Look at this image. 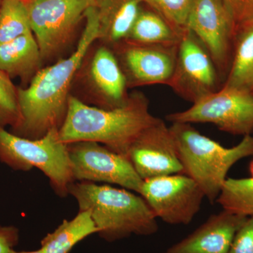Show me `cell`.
<instances>
[{"mask_svg": "<svg viewBox=\"0 0 253 253\" xmlns=\"http://www.w3.org/2000/svg\"><path fill=\"white\" fill-rule=\"evenodd\" d=\"M84 22L72 54L42 68L26 87H18L21 119L11 129L13 134L38 139L62 126L75 76L88 49L99 38V18L94 5L86 10Z\"/></svg>", "mask_w": 253, "mask_h": 253, "instance_id": "1", "label": "cell"}, {"mask_svg": "<svg viewBox=\"0 0 253 253\" xmlns=\"http://www.w3.org/2000/svg\"><path fill=\"white\" fill-rule=\"evenodd\" d=\"M159 118L150 112L149 101L141 91H133L126 104L106 110L89 106L71 96L59 137L66 144L94 141L123 156L136 138Z\"/></svg>", "mask_w": 253, "mask_h": 253, "instance_id": "2", "label": "cell"}, {"mask_svg": "<svg viewBox=\"0 0 253 253\" xmlns=\"http://www.w3.org/2000/svg\"><path fill=\"white\" fill-rule=\"evenodd\" d=\"M68 194L77 201L79 211L89 212L97 234L108 242L133 234L153 235L158 231L157 218L149 204L129 190L75 181L68 187Z\"/></svg>", "mask_w": 253, "mask_h": 253, "instance_id": "3", "label": "cell"}, {"mask_svg": "<svg viewBox=\"0 0 253 253\" xmlns=\"http://www.w3.org/2000/svg\"><path fill=\"white\" fill-rule=\"evenodd\" d=\"M177 146L184 174L192 178L211 203L217 201L226 175L240 160L253 156V136H244L239 144L226 148L200 133L189 123L169 126Z\"/></svg>", "mask_w": 253, "mask_h": 253, "instance_id": "4", "label": "cell"}, {"mask_svg": "<svg viewBox=\"0 0 253 253\" xmlns=\"http://www.w3.org/2000/svg\"><path fill=\"white\" fill-rule=\"evenodd\" d=\"M59 131L53 129L40 139H30L0 126V161L14 170L40 169L47 176L55 192L65 197L75 179L68 144L61 140Z\"/></svg>", "mask_w": 253, "mask_h": 253, "instance_id": "5", "label": "cell"}, {"mask_svg": "<svg viewBox=\"0 0 253 253\" xmlns=\"http://www.w3.org/2000/svg\"><path fill=\"white\" fill-rule=\"evenodd\" d=\"M126 76L109 46L95 42L78 68L71 96L99 109L111 110L126 104L129 97Z\"/></svg>", "mask_w": 253, "mask_h": 253, "instance_id": "6", "label": "cell"}, {"mask_svg": "<svg viewBox=\"0 0 253 253\" xmlns=\"http://www.w3.org/2000/svg\"><path fill=\"white\" fill-rule=\"evenodd\" d=\"M43 65L59 59L76 39L93 0H23Z\"/></svg>", "mask_w": 253, "mask_h": 253, "instance_id": "7", "label": "cell"}, {"mask_svg": "<svg viewBox=\"0 0 253 253\" xmlns=\"http://www.w3.org/2000/svg\"><path fill=\"white\" fill-rule=\"evenodd\" d=\"M171 123H211L233 135H252L253 93L221 86L185 111L168 115Z\"/></svg>", "mask_w": 253, "mask_h": 253, "instance_id": "8", "label": "cell"}, {"mask_svg": "<svg viewBox=\"0 0 253 253\" xmlns=\"http://www.w3.org/2000/svg\"><path fill=\"white\" fill-rule=\"evenodd\" d=\"M68 149L75 181L116 184L140 194L144 180L126 156L94 141L72 143Z\"/></svg>", "mask_w": 253, "mask_h": 253, "instance_id": "9", "label": "cell"}, {"mask_svg": "<svg viewBox=\"0 0 253 253\" xmlns=\"http://www.w3.org/2000/svg\"><path fill=\"white\" fill-rule=\"evenodd\" d=\"M139 195L157 219L173 225L189 224L206 198L199 184L184 173L146 179Z\"/></svg>", "mask_w": 253, "mask_h": 253, "instance_id": "10", "label": "cell"}, {"mask_svg": "<svg viewBox=\"0 0 253 253\" xmlns=\"http://www.w3.org/2000/svg\"><path fill=\"white\" fill-rule=\"evenodd\" d=\"M186 29L193 33L211 55L223 83L234 52V21L221 0H194Z\"/></svg>", "mask_w": 253, "mask_h": 253, "instance_id": "11", "label": "cell"}, {"mask_svg": "<svg viewBox=\"0 0 253 253\" xmlns=\"http://www.w3.org/2000/svg\"><path fill=\"white\" fill-rule=\"evenodd\" d=\"M222 84L208 50L186 29L178 46L175 68L168 86L181 98L194 104L217 91Z\"/></svg>", "mask_w": 253, "mask_h": 253, "instance_id": "12", "label": "cell"}, {"mask_svg": "<svg viewBox=\"0 0 253 253\" xmlns=\"http://www.w3.org/2000/svg\"><path fill=\"white\" fill-rule=\"evenodd\" d=\"M178 46L141 44L125 40L111 48L131 89L152 84L169 85Z\"/></svg>", "mask_w": 253, "mask_h": 253, "instance_id": "13", "label": "cell"}, {"mask_svg": "<svg viewBox=\"0 0 253 253\" xmlns=\"http://www.w3.org/2000/svg\"><path fill=\"white\" fill-rule=\"evenodd\" d=\"M126 158L144 181L184 173L169 126L161 118L136 138Z\"/></svg>", "mask_w": 253, "mask_h": 253, "instance_id": "14", "label": "cell"}, {"mask_svg": "<svg viewBox=\"0 0 253 253\" xmlns=\"http://www.w3.org/2000/svg\"><path fill=\"white\" fill-rule=\"evenodd\" d=\"M247 219L246 216L223 210L161 253H229L236 233Z\"/></svg>", "mask_w": 253, "mask_h": 253, "instance_id": "15", "label": "cell"}, {"mask_svg": "<svg viewBox=\"0 0 253 253\" xmlns=\"http://www.w3.org/2000/svg\"><path fill=\"white\" fill-rule=\"evenodd\" d=\"M142 3V0H93L99 18L97 42L112 47L125 41Z\"/></svg>", "mask_w": 253, "mask_h": 253, "instance_id": "16", "label": "cell"}, {"mask_svg": "<svg viewBox=\"0 0 253 253\" xmlns=\"http://www.w3.org/2000/svg\"><path fill=\"white\" fill-rule=\"evenodd\" d=\"M39 46L33 33L0 44V70L11 79L19 78L23 88L43 68Z\"/></svg>", "mask_w": 253, "mask_h": 253, "instance_id": "17", "label": "cell"}, {"mask_svg": "<svg viewBox=\"0 0 253 253\" xmlns=\"http://www.w3.org/2000/svg\"><path fill=\"white\" fill-rule=\"evenodd\" d=\"M184 32L173 27L154 10L141 7L126 40L141 44L177 45Z\"/></svg>", "mask_w": 253, "mask_h": 253, "instance_id": "18", "label": "cell"}, {"mask_svg": "<svg viewBox=\"0 0 253 253\" xmlns=\"http://www.w3.org/2000/svg\"><path fill=\"white\" fill-rule=\"evenodd\" d=\"M98 229L88 211H79L71 220H63L41 241L44 253H69L80 241L97 234Z\"/></svg>", "mask_w": 253, "mask_h": 253, "instance_id": "19", "label": "cell"}, {"mask_svg": "<svg viewBox=\"0 0 253 253\" xmlns=\"http://www.w3.org/2000/svg\"><path fill=\"white\" fill-rule=\"evenodd\" d=\"M222 86L253 93V25L236 33L230 68Z\"/></svg>", "mask_w": 253, "mask_h": 253, "instance_id": "20", "label": "cell"}, {"mask_svg": "<svg viewBox=\"0 0 253 253\" xmlns=\"http://www.w3.org/2000/svg\"><path fill=\"white\" fill-rule=\"evenodd\" d=\"M223 210L246 216H253V176L226 179L217 199Z\"/></svg>", "mask_w": 253, "mask_h": 253, "instance_id": "21", "label": "cell"}, {"mask_svg": "<svg viewBox=\"0 0 253 253\" xmlns=\"http://www.w3.org/2000/svg\"><path fill=\"white\" fill-rule=\"evenodd\" d=\"M32 33L23 0H1L0 4V44Z\"/></svg>", "mask_w": 253, "mask_h": 253, "instance_id": "22", "label": "cell"}, {"mask_svg": "<svg viewBox=\"0 0 253 253\" xmlns=\"http://www.w3.org/2000/svg\"><path fill=\"white\" fill-rule=\"evenodd\" d=\"M21 119L18 87L0 70V126L15 127Z\"/></svg>", "mask_w": 253, "mask_h": 253, "instance_id": "23", "label": "cell"}, {"mask_svg": "<svg viewBox=\"0 0 253 253\" xmlns=\"http://www.w3.org/2000/svg\"><path fill=\"white\" fill-rule=\"evenodd\" d=\"M179 31L186 30V22L194 0H142Z\"/></svg>", "mask_w": 253, "mask_h": 253, "instance_id": "24", "label": "cell"}, {"mask_svg": "<svg viewBox=\"0 0 253 253\" xmlns=\"http://www.w3.org/2000/svg\"><path fill=\"white\" fill-rule=\"evenodd\" d=\"M234 21L236 34L253 25V0H221Z\"/></svg>", "mask_w": 253, "mask_h": 253, "instance_id": "25", "label": "cell"}, {"mask_svg": "<svg viewBox=\"0 0 253 253\" xmlns=\"http://www.w3.org/2000/svg\"><path fill=\"white\" fill-rule=\"evenodd\" d=\"M229 253H253V216L236 233Z\"/></svg>", "mask_w": 253, "mask_h": 253, "instance_id": "26", "label": "cell"}, {"mask_svg": "<svg viewBox=\"0 0 253 253\" xmlns=\"http://www.w3.org/2000/svg\"><path fill=\"white\" fill-rule=\"evenodd\" d=\"M19 231L14 226L0 225V253H9L18 244Z\"/></svg>", "mask_w": 253, "mask_h": 253, "instance_id": "27", "label": "cell"}, {"mask_svg": "<svg viewBox=\"0 0 253 253\" xmlns=\"http://www.w3.org/2000/svg\"><path fill=\"white\" fill-rule=\"evenodd\" d=\"M9 253H44V251L42 249H40L34 251H23V252H17V251H14V249L11 250V252Z\"/></svg>", "mask_w": 253, "mask_h": 253, "instance_id": "28", "label": "cell"}, {"mask_svg": "<svg viewBox=\"0 0 253 253\" xmlns=\"http://www.w3.org/2000/svg\"><path fill=\"white\" fill-rule=\"evenodd\" d=\"M1 0H0V4H1Z\"/></svg>", "mask_w": 253, "mask_h": 253, "instance_id": "29", "label": "cell"}]
</instances>
